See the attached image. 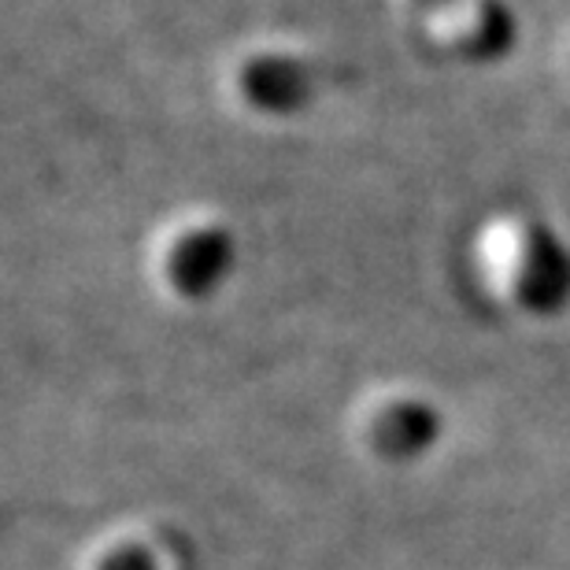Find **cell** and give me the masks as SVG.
I'll list each match as a JSON object with an SVG mask.
<instances>
[{"mask_svg": "<svg viewBox=\"0 0 570 570\" xmlns=\"http://www.w3.org/2000/svg\"><path fill=\"white\" fill-rule=\"evenodd\" d=\"M100 570H156V563L145 549H119L100 563Z\"/></svg>", "mask_w": 570, "mask_h": 570, "instance_id": "cell-4", "label": "cell"}, {"mask_svg": "<svg viewBox=\"0 0 570 570\" xmlns=\"http://www.w3.org/2000/svg\"><path fill=\"white\" fill-rule=\"evenodd\" d=\"M438 438V415L426 404H396L374 419L371 441L390 460H415Z\"/></svg>", "mask_w": 570, "mask_h": 570, "instance_id": "cell-2", "label": "cell"}, {"mask_svg": "<svg viewBox=\"0 0 570 570\" xmlns=\"http://www.w3.org/2000/svg\"><path fill=\"white\" fill-rule=\"evenodd\" d=\"M226 259H230V253H226L223 234L200 230L175 248V259H170V282H175L178 293L200 296L219 282Z\"/></svg>", "mask_w": 570, "mask_h": 570, "instance_id": "cell-3", "label": "cell"}, {"mask_svg": "<svg viewBox=\"0 0 570 570\" xmlns=\"http://www.w3.org/2000/svg\"><path fill=\"white\" fill-rule=\"evenodd\" d=\"M419 8L433 22V33L463 56L485 60V56L508 49L511 27L493 0H419Z\"/></svg>", "mask_w": 570, "mask_h": 570, "instance_id": "cell-1", "label": "cell"}]
</instances>
